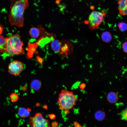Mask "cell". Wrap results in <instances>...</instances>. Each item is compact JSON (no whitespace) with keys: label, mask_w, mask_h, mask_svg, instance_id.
Here are the masks:
<instances>
[{"label":"cell","mask_w":127,"mask_h":127,"mask_svg":"<svg viewBox=\"0 0 127 127\" xmlns=\"http://www.w3.org/2000/svg\"><path fill=\"white\" fill-rule=\"evenodd\" d=\"M28 0H11L8 20L12 25L19 28L24 25V15L28 6Z\"/></svg>","instance_id":"1"},{"label":"cell","mask_w":127,"mask_h":127,"mask_svg":"<svg viewBox=\"0 0 127 127\" xmlns=\"http://www.w3.org/2000/svg\"><path fill=\"white\" fill-rule=\"evenodd\" d=\"M24 45L19 34L10 35L7 37L6 49L5 52L10 57L22 55L24 52Z\"/></svg>","instance_id":"2"},{"label":"cell","mask_w":127,"mask_h":127,"mask_svg":"<svg viewBox=\"0 0 127 127\" xmlns=\"http://www.w3.org/2000/svg\"><path fill=\"white\" fill-rule=\"evenodd\" d=\"M78 100L73 91L64 89L59 94L57 103L60 109L69 111L75 105Z\"/></svg>","instance_id":"3"},{"label":"cell","mask_w":127,"mask_h":127,"mask_svg":"<svg viewBox=\"0 0 127 127\" xmlns=\"http://www.w3.org/2000/svg\"><path fill=\"white\" fill-rule=\"evenodd\" d=\"M106 15V12L104 10L92 12L88 17L87 24L89 28L92 30L97 28L103 22Z\"/></svg>","instance_id":"4"},{"label":"cell","mask_w":127,"mask_h":127,"mask_svg":"<svg viewBox=\"0 0 127 127\" xmlns=\"http://www.w3.org/2000/svg\"><path fill=\"white\" fill-rule=\"evenodd\" d=\"M28 124L31 127H50L49 121L45 118L42 113H37L31 117Z\"/></svg>","instance_id":"5"},{"label":"cell","mask_w":127,"mask_h":127,"mask_svg":"<svg viewBox=\"0 0 127 127\" xmlns=\"http://www.w3.org/2000/svg\"><path fill=\"white\" fill-rule=\"evenodd\" d=\"M24 67V64L21 62L16 60L9 64L8 66V71L10 74L18 76L21 73Z\"/></svg>","instance_id":"6"},{"label":"cell","mask_w":127,"mask_h":127,"mask_svg":"<svg viewBox=\"0 0 127 127\" xmlns=\"http://www.w3.org/2000/svg\"><path fill=\"white\" fill-rule=\"evenodd\" d=\"M117 3L120 14L123 16L127 15V0H118Z\"/></svg>","instance_id":"7"},{"label":"cell","mask_w":127,"mask_h":127,"mask_svg":"<svg viewBox=\"0 0 127 127\" xmlns=\"http://www.w3.org/2000/svg\"><path fill=\"white\" fill-rule=\"evenodd\" d=\"M62 43L61 42L57 40L52 41L51 44V47L52 50L55 52H59L61 48Z\"/></svg>","instance_id":"8"},{"label":"cell","mask_w":127,"mask_h":127,"mask_svg":"<svg viewBox=\"0 0 127 127\" xmlns=\"http://www.w3.org/2000/svg\"><path fill=\"white\" fill-rule=\"evenodd\" d=\"M107 99L109 103H116L118 101L119 96L116 93L111 91L108 94L107 96Z\"/></svg>","instance_id":"9"},{"label":"cell","mask_w":127,"mask_h":127,"mask_svg":"<svg viewBox=\"0 0 127 127\" xmlns=\"http://www.w3.org/2000/svg\"><path fill=\"white\" fill-rule=\"evenodd\" d=\"M29 33L31 36L34 39L37 38L41 34L40 29L38 27L36 28L33 27L31 28Z\"/></svg>","instance_id":"10"},{"label":"cell","mask_w":127,"mask_h":127,"mask_svg":"<svg viewBox=\"0 0 127 127\" xmlns=\"http://www.w3.org/2000/svg\"><path fill=\"white\" fill-rule=\"evenodd\" d=\"M7 37L0 35V53L5 52L6 47Z\"/></svg>","instance_id":"11"},{"label":"cell","mask_w":127,"mask_h":127,"mask_svg":"<svg viewBox=\"0 0 127 127\" xmlns=\"http://www.w3.org/2000/svg\"><path fill=\"white\" fill-rule=\"evenodd\" d=\"M94 115L95 119L98 121H103L106 117L105 112L102 110H98L96 111L95 112Z\"/></svg>","instance_id":"12"},{"label":"cell","mask_w":127,"mask_h":127,"mask_svg":"<svg viewBox=\"0 0 127 127\" xmlns=\"http://www.w3.org/2000/svg\"><path fill=\"white\" fill-rule=\"evenodd\" d=\"M30 110L29 108L26 109L23 107H21L18 111V115L20 117L22 118L27 117L29 115Z\"/></svg>","instance_id":"13"},{"label":"cell","mask_w":127,"mask_h":127,"mask_svg":"<svg viewBox=\"0 0 127 127\" xmlns=\"http://www.w3.org/2000/svg\"><path fill=\"white\" fill-rule=\"evenodd\" d=\"M101 37L102 40L106 43L110 42L112 39L111 35L110 32L108 31L103 32L101 35Z\"/></svg>","instance_id":"14"},{"label":"cell","mask_w":127,"mask_h":127,"mask_svg":"<svg viewBox=\"0 0 127 127\" xmlns=\"http://www.w3.org/2000/svg\"><path fill=\"white\" fill-rule=\"evenodd\" d=\"M41 83L40 81L36 79L32 81L31 83L32 88L35 90L39 89L41 87Z\"/></svg>","instance_id":"15"},{"label":"cell","mask_w":127,"mask_h":127,"mask_svg":"<svg viewBox=\"0 0 127 127\" xmlns=\"http://www.w3.org/2000/svg\"><path fill=\"white\" fill-rule=\"evenodd\" d=\"M118 26L121 32H124L127 30V24L125 22H119L118 23Z\"/></svg>","instance_id":"16"},{"label":"cell","mask_w":127,"mask_h":127,"mask_svg":"<svg viewBox=\"0 0 127 127\" xmlns=\"http://www.w3.org/2000/svg\"><path fill=\"white\" fill-rule=\"evenodd\" d=\"M10 98L12 102H15L18 100L19 99V96L16 93H13L11 95Z\"/></svg>","instance_id":"17"},{"label":"cell","mask_w":127,"mask_h":127,"mask_svg":"<svg viewBox=\"0 0 127 127\" xmlns=\"http://www.w3.org/2000/svg\"><path fill=\"white\" fill-rule=\"evenodd\" d=\"M122 119L127 121V108L121 113Z\"/></svg>","instance_id":"18"},{"label":"cell","mask_w":127,"mask_h":127,"mask_svg":"<svg viewBox=\"0 0 127 127\" xmlns=\"http://www.w3.org/2000/svg\"><path fill=\"white\" fill-rule=\"evenodd\" d=\"M122 47L123 52L127 53V41L125 42L123 44Z\"/></svg>","instance_id":"19"},{"label":"cell","mask_w":127,"mask_h":127,"mask_svg":"<svg viewBox=\"0 0 127 127\" xmlns=\"http://www.w3.org/2000/svg\"><path fill=\"white\" fill-rule=\"evenodd\" d=\"M86 84L84 83H82L79 85V89L81 90H84L86 86Z\"/></svg>","instance_id":"20"},{"label":"cell","mask_w":127,"mask_h":127,"mask_svg":"<svg viewBox=\"0 0 127 127\" xmlns=\"http://www.w3.org/2000/svg\"><path fill=\"white\" fill-rule=\"evenodd\" d=\"M73 125L75 127H82L81 125L77 121H75L73 123Z\"/></svg>","instance_id":"21"},{"label":"cell","mask_w":127,"mask_h":127,"mask_svg":"<svg viewBox=\"0 0 127 127\" xmlns=\"http://www.w3.org/2000/svg\"><path fill=\"white\" fill-rule=\"evenodd\" d=\"M3 29V26L0 23V35H1L2 33Z\"/></svg>","instance_id":"22"}]
</instances>
